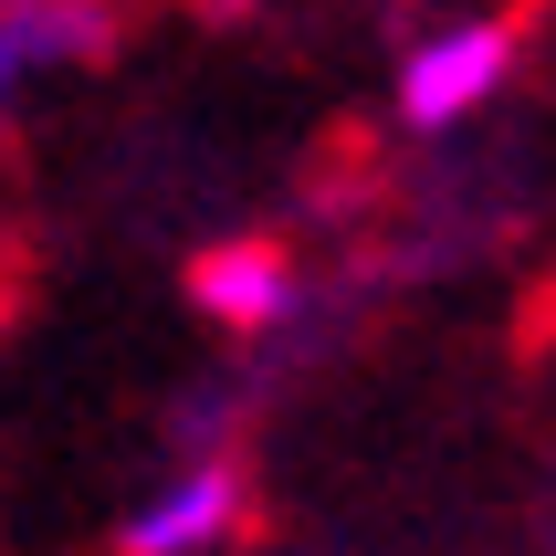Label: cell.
<instances>
[{
  "mask_svg": "<svg viewBox=\"0 0 556 556\" xmlns=\"http://www.w3.org/2000/svg\"><path fill=\"white\" fill-rule=\"evenodd\" d=\"M231 504H242V483L200 463V472H179L148 515H126V526H116V556H189V546H211V535L231 526Z\"/></svg>",
  "mask_w": 556,
  "mask_h": 556,
  "instance_id": "cell-2",
  "label": "cell"
},
{
  "mask_svg": "<svg viewBox=\"0 0 556 556\" xmlns=\"http://www.w3.org/2000/svg\"><path fill=\"white\" fill-rule=\"evenodd\" d=\"M189 294H200L211 315H231V326H263V315L283 305V252L220 242V252H200V263H189Z\"/></svg>",
  "mask_w": 556,
  "mask_h": 556,
  "instance_id": "cell-3",
  "label": "cell"
},
{
  "mask_svg": "<svg viewBox=\"0 0 556 556\" xmlns=\"http://www.w3.org/2000/svg\"><path fill=\"white\" fill-rule=\"evenodd\" d=\"M504 63H515V31L504 22H463V31H441V42H420L409 53V85H400L409 126H452L463 105H483L504 85Z\"/></svg>",
  "mask_w": 556,
  "mask_h": 556,
  "instance_id": "cell-1",
  "label": "cell"
}]
</instances>
